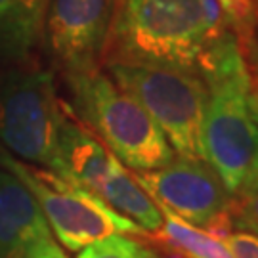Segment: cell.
<instances>
[{
	"instance_id": "cell-1",
	"label": "cell",
	"mask_w": 258,
	"mask_h": 258,
	"mask_svg": "<svg viewBox=\"0 0 258 258\" xmlns=\"http://www.w3.org/2000/svg\"><path fill=\"white\" fill-rule=\"evenodd\" d=\"M197 73L207 86L205 163L218 174L230 195H237L258 153V124L249 105V65L231 31L209 44Z\"/></svg>"
},
{
	"instance_id": "cell-2",
	"label": "cell",
	"mask_w": 258,
	"mask_h": 258,
	"mask_svg": "<svg viewBox=\"0 0 258 258\" xmlns=\"http://www.w3.org/2000/svg\"><path fill=\"white\" fill-rule=\"evenodd\" d=\"M209 44L201 0H115L105 59L197 71Z\"/></svg>"
},
{
	"instance_id": "cell-3",
	"label": "cell",
	"mask_w": 258,
	"mask_h": 258,
	"mask_svg": "<svg viewBox=\"0 0 258 258\" xmlns=\"http://www.w3.org/2000/svg\"><path fill=\"white\" fill-rule=\"evenodd\" d=\"M77 115L86 128L132 172H151L176 153L153 119L100 69L67 75Z\"/></svg>"
},
{
	"instance_id": "cell-4",
	"label": "cell",
	"mask_w": 258,
	"mask_h": 258,
	"mask_svg": "<svg viewBox=\"0 0 258 258\" xmlns=\"http://www.w3.org/2000/svg\"><path fill=\"white\" fill-rule=\"evenodd\" d=\"M109 79L153 119L176 157L205 161L207 86L197 71L107 61Z\"/></svg>"
},
{
	"instance_id": "cell-5",
	"label": "cell",
	"mask_w": 258,
	"mask_h": 258,
	"mask_svg": "<svg viewBox=\"0 0 258 258\" xmlns=\"http://www.w3.org/2000/svg\"><path fill=\"white\" fill-rule=\"evenodd\" d=\"M52 73L0 63V142L19 159L59 174V134L65 115Z\"/></svg>"
},
{
	"instance_id": "cell-6",
	"label": "cell",
	"mask_w": 258,
	"mask_h": 258,
	"mask_svg": "<svg viewBox=\"0 0 258 258\" xmlns=\"http://www.w3.org/2000/svg\"><path fill=\"white\" fill-rule=\"evenodd\" d=\"M0 166L16 176L38 203L54 231L55 239L67 250H81L109 235L149 237L138 224L113 211L92 191L83 185L65 180L48 168L25 165L0 148Z\"/></svg>"
},
{
	"instance_id": "cell-7",
	"label": "cell",
	"mask_w": 258,
	"mask_h": 258,
	"mask_svg": "<svg viewBox=\"0 0 258 258\" xmlns=\"http://www.w3.org/2000/svg\"><path fill=\"white\" fill-rule=\"evenodd\" d=\"M140 187L155 201L195 228L222 239L233 231L230 207L233 195L205 161L174 157L151 172H132Z\"/></svg>"
},
{
	"instance_id": "cell-8",
	"label": "cell",
	"mask_w": 258,
	"mask_h": 258,
	"mask_svg": "<svg viewBox=\"0 0 258 258\" xmlns=\"http://www.w3.org/2000/svg\"><path fill=\"white\" fill-rule=\"evenodd\" d=\"M115 0H50L42 35L65 75L98 71L105 59Z\"/></svg>"
},
{
	"instance_id": "cell-9",
	"label": "cell",
	"mask_w": 258,
	"mask_h": 258,
	"mask_svg": "<svg viewBox=\"0 0 258 258\" xmlns=\"http://www.w3.org/2000/svg\"><path fill=\"white\" fill-rule=\"evenodd\" d=\"M50 228L35 197L16 176L0 170V258L50 237Z\"/></svg>"
},
{
	"instance_id": "cell-10",
	"label": "cell",
	"mask_w": 258,
	"mask_h": 258,
	"mask_svg": "<svg viewBox=\"0 0 258 258\" xmlns=\"http://www.w3.org/2000/svg\"><path fill=\"white\" fill-rule=\"evenodd\" d=\"M50 0H0V63H19L42 37Z\"/></svg>"
},
{
	"instance_id": "cell-11",
	"label": "cell",
	"mask_w": 258,
	"mask_h": 258,
	"mask_svg": "<svg viewBox=\"0 0 258 258\" xmlns=\"http://www.w3.org/2000/svg\"><path fill=\"white\" fill-rule=\"evenodd\" d=\"M157 207L163 214V226L149 239L165 247L172 258H231L220 239L178 218L165 207Z\"/></svg>"
},
{
	"instance_id": "cell-12",
	"label": "cell",
	"mask_w": 258,
	"mask_h": 258,
	"mask_svg": "<svg viewBox=\"0 0 258 258\" xmlns=\"http://www.w3.org/2000/svg\"><path fill=\"white\" fill-rule=\"evenodd\" d=\"M77 258H161V254L134 235L117 233L81 249Z\"/></svg>"
},
{
	"instance_id": "cell-13",
	"label": "cell",
	"mask_w": 258,
	"mask_h": 258,
	"mask_svg": "<svg viewBox=\"0 0 258 258\" xmlns=\"http://www.w3.org/2000/svg\"><path fill=\"white\" fill-rule=\"evenodd\" d=\"M220 4L230 29H235V38L247 42L252 38L258 19L256 0H216Z\"/></svg>"
},
{
	"instance_id": "cell-14",
	"label": "cell",
	"mask_w": 258,
	"mask_h": 258,
	"mask_svg": "<svg viewBox=\"0 0 258 258\" xmlns=\"http://www.w3.org/2000/svg\"><path fill=\"white\" fill-rule=\"evenodd\" d=\"M230 218L233 231H245L258 237V191L247 195H235L231 199Z\"/></svg>"
},
{
	"instance_id": "cell-15",
	"label": "cell",
	"mask_w": 258,
	"mask_h": 258,
	"mask_svg": "<svg viewBox=\"0 0 258 258\" xmlns=\"http://www.w3.org/2000/svg\"><path fill=\"white\" fill-rule=\"evenodd\" d=\"M220 241L231 258H258V237L252 233L231 231Z\"/></svg>"
},
{
	"instance_id": "cell-16",
	"label": "cell",
	"mask_w": 258,
	"mask_h": 258,
	"mask_svg": "<svg viewBox=\"0 0 258 258\" xmlns=\"http://www.w3.org/2000/svg\"><path fill=\"white\" fill-rule=\"evenodd\" d=\"M35 258H67V254L57 245V241L50 235V237L40 239L37 243V254H35Z\"/></svg>"
},
{
	"instance_id": "cell-17",
	"label": "cell",
	"mask_w": 258,
	"mask_h": 258,
	"mask_svg": "<svg viewBox=\"0 0 258 258\" xmlns=\"http://www.w3.org/2000/svg\"><path fill=\"white\" fill-rule=\"evenodd\" d=\"M258 191V153L256 157L252 159V163H250V168L247 176H245V180H243V184H241V189L237 195H247V194H256ZM235 197V195H233Z\"/></svg>"
},
{
	"instance_id": "cell-18",
	"label": "cell",
	"mask_w": 258,
	"mask_h": 258,
	"mask_svg": "<svg viewBox=\"0 0 258 258\" xmlns=\"http://www.w3.org/2000/svg\"><path fill=\"white\" fill-rule=\"evenodd\" d=\"M249 105L250 115L258 124V69L254 75H250V90H249Z\"/></svg>"
},
{
	"instance_id": "cell-19",
	"label": "cell",
	"mask_w": 258,
	"mask_h": 258,
	"mask_svg": "<svg viewBox=\"0 0 258 258\" xmlns=\"http://www.w3.org/2000/svg\"><path fill=\"white\" fill-rule=\"evenodd\" d=\"M38 243V241H37ZM37 243H31V245H25L23 249L16 250L14 254H10L8 258H35L37 254Z\"/></svg>"
}]
</instances>
